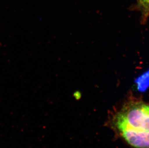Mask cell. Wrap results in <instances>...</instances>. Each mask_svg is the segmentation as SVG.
<instances>
[{"instance_id": "7a4b0ae2", "label": "cell", "mask_w": 149, "mask_h": 148, "mask_svg": "<svg viewBox=\"0 0 149 148\" xmlns=\"http://www.w3.org/2000/svg\"><path fill=\"white\" fill-rule=\"evenodd\" d=\"M132 148H149V132H138L125 129L114 131Z\"/></svg>"}, {"instance_id": "3957f363", "label": "cell", "mask_w": 149, "mask_h": 148, "mask_svg": "<svg viewBox=\"0 0 149 148\" xmlns=\"http://www.w3.org/2000/svg\"><path fill=\"white\" fill-rule=\"evenodd\" d=\"M138 7L141 13V21L144 24L149 17V0H138Z\"/></svg>"}, {"instance_id": "6da1fadb", "label": "cell", "mask_w": 149, "mask_h": 148, "mask_svg": "<svg viewBox=\"0 0 149 148\" xmlns=\"http://www.w3.org/2000/svg\"><path fill=\"white\" fill-rule=\"evenodd\" d=\"M107 124L113 131L149 132V102L130 94L119 108L111 112Z\"/></svg>"}]
</instances>
